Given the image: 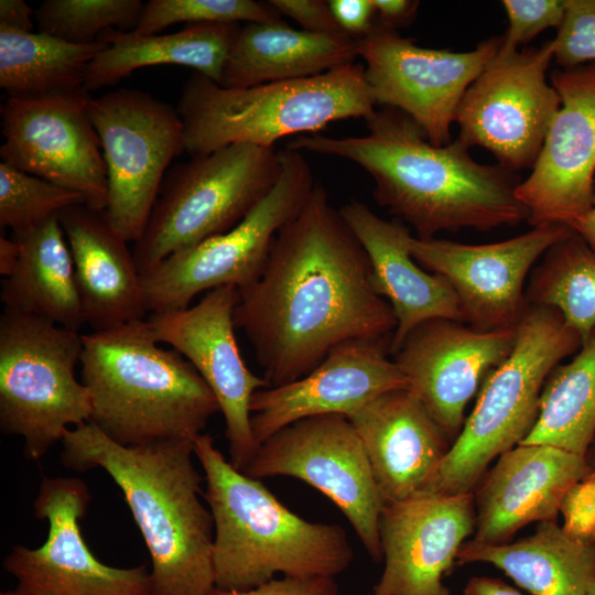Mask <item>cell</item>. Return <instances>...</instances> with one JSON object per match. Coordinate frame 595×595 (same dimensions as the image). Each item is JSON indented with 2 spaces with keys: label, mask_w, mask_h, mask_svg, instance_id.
Wrapping results in <instances>:
<instances>
[{
  "label": "cell",
  "mask_w": 595,
  "mask_h": 595,
  "mask_svg": "<svg viewBox=\"0 0 595 595\" xmlns=\"http://www.w3.org/2000/svg\"><path fill=\"white\" fill-rule=\"evenodd\" d=\"M238 299L235 286L216 288L193 306L151 313L147 323L158 343L188 360L215 396L225 421L229 462L244 472L257 450L250 402L268 383L249 370L240 354L234 324Z\"/></svg>",
  "instance_id": "18"
},
{
  "label": "cell",
  "mask_w": 595,
  "mask_h": 595,
  "mask_svg": "<svg viewBox=\"0 0 595 595\" xmlns=\"http://www.w3.org/2000/svg\"><path fill=\"white\" fill-rule=\"evenodd\" d=\"M19 260V247L15 240L0 236V274L9 278L17 269Z\"/></svg>",
  "instance_id": "46"
},
{
  "label": "cell",
  "mask_w": 595,
  "mask_h": 595,
  "mask_svg": "<svg viewBox=\"0 0 595 595\" xmlns=\"http://www.w3.org/2000/svg\"><path fill=\"white\" fill-rule=\"evenodd\" d=\"M106 46L74 44L41 32L0 28V87L8 97H39L85 90L87 69Z\"/></svg>",
  "instance_id": "31"
},
{
  "label": "cell",
  "mask_w": 595,
  "mask_h": 595,
  "mask_svg": "<svg viewBox=\"0 0 595 595\" xmlns=\"http://www.w3.org/2000/svg\"><path fill=\"white\" fill-rule=\"evenodd\" d=\"M517 326L480 331L435 318L414 328L393 353L408 388L422 401L452 443L465 422V408L485 378L511 353Z\"/></svg>",
  "instance_id": "20"
},
{
  "label": "cell",
  "mask_w": 595,
  "mask_h": 595,
  "mask_svg": "<svg viewBox=\"0 0 595 595\" xmlns=\"http://www.w3.org/2000/svg\"><path fill=\"white\" fill-rule=\"evenodd\" d=\"M194 454L214 521L217 588L249 589L277 574L335 577L348 569L354 551L340 526L291 511L261 479L234 467L207 433L195 439Z\"/></svg>",
  "instance_id": "4"
},
{
  "label": "cell",
  "mask_w": 595,
  "mask_h": 595,
  "mask_svg": "<svg viewBox=\"0 0 595 595\" xmlns=\"http://www.w3.org/2000/svg\"><path fill=\"white\" fill-rule=\"evenodd\" d=\"M238 293L234 324L268 388L307 375L343 343L386 340L397 326L364 248L320 183L274 237L259 278Z\"/></svg>",
  "instance_id": "1"
},
{
  "label": "cell",
  "mask_w": 595,
  "mask_h": 595,
  "mask_svg": "<svg viewBox=\"0 0 595 595\" xmlns=\"http://www.w3.org/2000/svg\"><path fill=\"white\" fill-rule=\"evenodd\" d=\"M280 152L275 184L238 225L170 255L141 274L148 312L185 309L201 292L227 285L242 290L259 278L274 237L316 184L300 151Z\"/></svg>",
  "instance_id": "10"
},
{
  "label": "cell",
  "mask_w": 595,
  "mask_h": 595,
  "mask_svg": "<svg viewBox=\"0 0 595 595\" xmlns=\"http://www.w3.org/2000/svg\"><path fill=\"white\" fill-rule=\"evenodd\" d=\"M501 40L490 37L468 52L428 48L376 22L356 43L376 105L404 112L430 143L443 147L451 143L461 99L494 60Z\"/></svg>",
  "instance_id": "13"
},
{
  "label": "cell",
  "mask_w": 595,
  "mask_h": 595,
  "mask_svg": "<svg viewBox=\"0 0 595 595\" xmlns=\"http://www.w3.org/2000/svg\"><path fill=\"white\" fill-rule=\"evenodd\" d=\"M375 11L379 17L378 22L396 30L410 23L420 6L419 1L412 0H371Z\"/></svg>",
  "instance_id": "43"
},
{
  "label": "cell",
  "mask_w": 595,
  "mask_h": 595,
  "mask_svg": "<svg viewBox=\"0 0 595 595\" xmlns=\"http://www.w3.org/2000/svg\"><path fill=\"white\" fill-rule=\"evenodd\" d=\"M78 204H85L79 193L0 162L1 229L21 232Z\"/></svg>",
  "instance_id": "35"
},
{
  "label": "cell",
  "mask_w": 595,
  "mask_h": 595,
  "mask_svg": "<svg viewBox=\"0 0 595 595\" xmlns=\"http://www.w3.org/2000/svg\"><path fill=\"white\" fill-rule=\"evenodd\" d=\"M62 445L66 467L104 469L121 490L151 558L152 595H212L214 521L199 498L194 441L126 446L85 422Z\"/></svg>",
  "instance_id": "3"
},
{
  "label": "cell",
  "mask_w": 595,
  "mask_h": 595,
  "mask_svg": "<svg viewBox=\"0 0 595 595\" xmlns=\"http://www.w3.org/2000/svg\"><path fill=\"white\" fill-rule=\"evenodd\" d=\"M560 512L563 530L586 544H595V470H591L565 494Z\"/></svg>",
  "instance_id": "39"
},
{
  "label": "cell",
  "mask_w": 595,
  "mask_h": 595,
  "mask_svg": "<svg viewBox=\"0 0 595 595\" xmlns=\"http://www.w3.org/2000/svg\"><path fill=\"white\" fill-rule=\"evenodd\" d=\"M240 29L239 23H201L170 34L107 31L99 37L106 46L88 66L85 90L111 86L138 68L162 64L194 68L219 84Z\"/></svg>",
  "instance_id": "29"
},
{
  "label": "cell",
  "mask_w": 595,
  "mask_h": 595,
  "mask_svg": "<svg viewBox=\"0 0 595 595\" xmlns=\"http://www.w3.org/2000/svg\"><path fill=\"white\" fill-rule=\"evenodd\" d=\"M581 346V336L558 311L528 304L511 353L485 378L431 494L473 493L489 464L530 433L547 378Z\"/></svg>",
  "instance_id": "7"
},
{
  "label": "cell",
  "mask_w": 595,
  "mask_h": 595,
  "mask_svg": "<svg viewBox=\"0 0 595 595\" xmlns=\"http://www.w3.org/2000/svg\"><path fill=\"white\" fill-rule=\"evenodd\" d=\"M569 227L595 252V206L573 220Z\"/></svg>",
  "instance_id": "47"
},
{
  "label": "cell",
  "mask_w": 595,
  "mask_h": 595,
  "mask_svg": "<svg viewBox=\"0 0 595 595\" xmlns=\"http://www.w3.org/2000/svg\"><path fill=\"white\" fill-rule=\"evenodd\" d=\"M88 111L107 169V218L118 235L134 244L169 165L185 151L183 122L176 108L139 89L91 97Z\"/></svg>",
  "instance_id": "11"
},
{
  "label": "cell",
  "mask_w": 595,
  "mask_h": 595,
  "mask_svg": "<svg viewBox=\"0 0 595 595\" xmlns=\"http://www.w3.org/2000/svg\"><path fill=\"white\" fill-rule=\"evenodd\" d=\"M83 337L32 315L0 317V429L24 440V454L41 459L69 426L89 421L90 397L75 377Z\"/></svg>",
  "instance_id": "9"
},
{
  "label": "cell",
  "mask_w": 595,
  "mask_h": 595,
  "mask_svg": "<svg viewBox=\"0 0 595 595\" xmlns=\"http://www.w3.org/2000/svg\"><path fill=\"white\" fill-rule=\"evenodd\" d=\"M280 173L281 152L250 143H234L170 167L133 245L140 273L238 225Z\"/></svg>",
  "instance_id": "8"
},
{
  "label": "cell",
  "mask_w": 595,
  "mask_h": 595,
  "mask_svg": "<svg viewBox=\"0 0 595 595\" xmlns=\"http://www.w3.org/2000/svg\"><path fill=\"white\" fill-rule=\"evenodd\" d=\"M464 595H523L497 577L474 576L469 578Z\"/></svg>",
  "instance_id": "45"
},
{
  "label": "cell",
  "mask_w": 595,
  "mask_h": 595,
  "mask_svg": "<svg viewBox=\"0 0 595 595\" xmlns=\"http://www.w3.org/2000/svg\"><path fill=\"white\" fill-rule=\"evenodd\" d=\"M561 107L532 172L517 188L532 227L569 226L594 207L595 63L550 75Z\"/></svg>",
  "instance_id": "19"
},
{
  "label": "cell",
  "mask_w": 595,
  "mask_h": 595,
  "mask_svg": "<svg viewBox=\"0 0 595 595\" xmlns=\"http://www.w3.org/2000/svg\"><path fill=\"white\" fill-rule=\"evenodd\" d=\"M334 577H275L249 589L215 588L212 595H337Z\"/></svg>",
  "instance_id": "40"
},
{
  "label": "cell",
  "mask_w": 595,
  "mask_h": 595,
  "mask_svg": "<svg viewBox=\"0 0 595 595\" xmlns=\"http://www.w3.org/2000/svg\"><path fill=\"white\" fill-rule=\"evenodd\" d=\"M553 40L493 60L469 85L455 113L458 139L489 150L508 171L533 167L561 99L545 80Z\"/></svg>",
  "instance_id": "14"
},
{
  "label": "cell",
  "mask_w": 595,
  "mask_h": 595,
  "mask_svg": "<svg viewBox=\"0 0 595 595\" xmlns=\"http://www.w3.org/2000/svg\"><path fill=\"white\" fill-rule=\"evenodd\" d=\"M588 595H595V577L591 583V586H589V589H588Z\"/></svg>",
  "instance_id": "50"
},
{
  "label": "cell",
  "mask_w": 595,
  "mask_h": 595,
  "mask_svg": "<svg viewBox=\"0 0 595 595\" xmlns=\"http://www.w3.org/2000/svg\"><path fill=\"white\" fill-rule=\"evenodd\" d=\"M376 102L365 67L349 64L307 78L226 88L194 72L176 110L192 156L234 143L274 148L289 136L315 133L331 122L368 118Z\"/></svg>",
  "instance_id": "6"
},
{
  "label": "cell",
  "mask_w": 595,
  "mask_h": 595,
  "mask_svg": "<svg viewBox=\"0 0 595 595\" xmlns=\"http://www.w3.org/2000/svg\"><path fill=\"white\" fill-rule=\"evenodd\" d=\"M594 206H595V198H594Z\"/></svg>",
  "instance_id": "51"
},
{
  "label": "cell",
  "mask_w": 595,
  "mask_h": 595,
  "mask_svg": "<svg viewBox=\"0 0 595 595\" xmlns=\"http://www.w3.org/2000/svg\"><path fill=\"white\" fill-rule=\"evenodd\" d=\"M281 14L269 3L255 0H150L144 3L136 29L138 35L159 34L170 25L186 22L251 23L279 21Z\"/></svg>",
  "instance_id": "36"
},
{
  "label": "cell",
  "mask_w": 595,
  "mask_h": 595,
  "mask_svg": "<svg viewBox=\"0 0 595 595\" xmlns=\"http://www.w3.org/2000/svg\"><path fill=\"white\" fill-rule=\"evenodd\" d=\"M365 121V136L302 134L286 148L343 158L363 167L374 181L375 201L411 225L421 239L440 231H486L528 220L515 172L476 162L458 138L433 145L398 109L375 110Z\"/></svg>",
  "instance_id": "2"
},
{
  "label": "cell",
  "mask_w": 595,
  "mask_h": 595,
  "mask_svg": "<svg viewBox=\"0 0 595 595\" xmlns=\"http://www.w3.org/2000/svg\"><path fill=\"white\" fill-rule=\"evenodd\" d=\"M244 473L257 479L294 477L317 489L344 513L370 558L382 560L379 522L385 501L346 415L312 416L283 428L258 445Z\"/></svg>",
  "instance_id": "12"
},
{
  "label": "cell",
  "mask_w": 595,
  "mask_h": 595,
  "mask_svg": "<svg viewBox=\"0 0 595 595\" xmlns=\"http://www.w3.org/2000/svg\"><path fill=\"white\" fill-rule=\"evenodd\" d=\"M584 457L586 459L588 467L592 470H595V439L593 440L589 447L587 448Z\"/></svg>",
  "instance_id": "48"
},
{
  "label": "cell",
  "mask_w": 595,
  "mask_h": 595,
  "mask_svg": "<svg viewBox=\"0 0 595 595\" xmlns=\"http://www.w3.org/2000/svg\"><path fill=\"white\" fill-rule=\"evenodd\" d=\"M346 416L385 505L431 495L452 441L409 388L383 392Z\"/></svg>",
  "instance_id": "23"
},
{
  "label": "cell",
  "mask_w": 595,
  "mask_h": 595,
  "mask_svg": "<svg viewBox=\"0 0 595 595\" xmlns=\"http://www.w3.org/2000/svg\"><path fill=\"white\" fill-rule=\"evenodd\" d=\"M457 562L494 565L532 595H588L595 577V544L572 538L550 520L511 543L465 541Z\"/></svg>",
  "instance_id": "28"
},
{
  "label": "cell",
  "mask_w": 595,
  "mask_h": 595,
  "mask_svg": "<svg viewBox=\"0 0 595 595\" xmlns=\"http://www.w3.org/2000/svg\"><path fill=\"white\" fill-rule=\"evenodd\" d=\"M356 39L347 33H313L283 20L241 26L223 69L219 85L246 88L307 78L353 64Z\"/></svg>",
  "instance_id": "27"
},
{
  "label": "cell",
  "mask_w": 595,
  "mask_h": 595,
  "mask_svg": "<svg viewBox=\"0 0 595 595\" xmlns=\"http://www.w3.org/2000/svg\"><path fill=\"white\" fill-rule=\"evenodd\" d=\"M66 237L85 323L93 332L143 320L148 313L133 252L111 227L106 210L85 204L58 214Z\"/></svg>",
  "instance_id": "26"
},
{
  "label": "cell",
  "mask_w": 595,
  "mask_h": 595,
  "mask_svg": "<svg viewBox=\"0 0 595 595\" xmlns=\"http://www.w3.org/2000/svg\"><path fill=\"white\" fill-rule=\"evenodd\" d=\"M82 337L88 422L112 441L126 446L195 441L220 412L196 369L176 350L160 347L147 320Z\"/></svg>",
  "instance_id": "5"
},
{
  "label": "cell",
  "mask_w": 595,
  "mask_h": 595,
  "mask_svg": "<svg viewBox=\"0 0 595 595\" xmlns=\"http://www.w3.org/2000/svg\"><path fill=\"white\" fill-rule=\"evenodd\" d=\"M18 266L1 284L4 311L48 320L78 332L86 324L71 250L58 216L11 236Z\"/></svg>",
  "instance_id": "30"
},
{
  "label": "cell",
  "mask_w": 595,
  "mask_h": 595,
  "mask_svg": "<svg viewBox=\"0 0 595 595\" xmlns=\"http://www.w3.org/2000/svg\"><path fill=\"white\" fill-rule=\"evenodd\" d=\"M553 39V58L563 69L595 63V0H566L563 21Z\"/></svg>",
  "instance_id": "38"
},
{
  "label": "cell",
  "mask_w": 595,
  "mask_h": 595,
  "mask_svg": "<svg viewBox=\"0 0 595 595\" xmlns=\"http://www.w3.org/2000/svg\"><path fill=\"white\" fill-rule=\"evenodd\" d=\"M572 229L547 224L504 241L467 245L410 235L412 258L454 291L465 324L480 331L516 327L528 304L524 283L537 260Z\"/></svg>",
  "instance_id": "17"
},
{
  "label": "cell",
  "mask_w": 595,
  "mask_h": 595,
  "mask_svg": "<svg viewBox=\"0 0 595 595\" xmlns=\"http://www.w3.org/2000/svg\"><path fill=\"white\" fill-rule=\"evenodd\" d=\"M32 15H34V11L24 0L0 1V28L19 32H34Z\"/></svg>",
  "instance_id": "44"
},
{
  "label": "cell",
  "mask_w": 595,
  "mask_h": 595,
  "mask_svg": "<svg viewBox=\"0 0 595 595\" xmlns=\"http://www.w3.org/2000/svg\"><path fill=\"white\" fill-rule=\"evenodd\" d=\"M508 29L494 57L505 60L548 28H560L566 0H504Z\"/></svg>",
  "instance_id": "37"
},
{
  "label": "cell",
  "mask_w": 595,
  "mask_h": 595,
  "mask_svg": "<svg viewBox=\"0 0 595 595\" xmlns=\"http://www.w3.org/2000/svg\"><path fill=\"white\" fill-rule=\"evenodd\" d=\"M0 595H34L32 593H29V592H25V591H22L20 588H15L13 591H7V592H2Z\"/></svg>",
  "instance_id": "49"
},
{
  "label": "cell",
  "mask_w": 595,
  "mask_h": 595,
  "mask_svg": "<svg viewBox=\"0 0 595 595\" xmlns=\"http://www.w3.org/2000/svg\"><path fill=\"white\" fill-rule=\"evenodd\" d=\"M595 439V331L544 383L539 415L520 444H541L585 455Z\"/></svg>",
  "instance_id": "32"
},
{
  "label": "cell",
  "mask_w": 595,
  "mask_h": 595,
  "mask_svg": "<svg viewBox=\"0 0 595 595\" xmlns=\"http://www.w3.org/2000/svg\"><path fill=\"white\" fill-rule=\"evenodd\" d=\"M87 91L39 97H8L1 107V162L107 207V169L90 120Z\"/></svg>",
  "instance_id": "15"
},
{
  "label": "cell",
  "mask_w": 595,
  "mask_h": 595,
  "mask_svg": "<svg viewBox=\"0 0 595 595\" xmlns=\"http://www.w3.org/2000/svg\"><path fill=\"white\" fill-rule=\"evenodd\" d=\"M530 272L527 304L558 311L582 338L595 331V252L573 230Z\"/></svg>",
  "instance_id": "33"
},
{
  "label": "cell",
  "mask_w": 595,
  "mask_h": 595,
  "mask_svg": "<svg viewBox=\"0 0 595 595\" xmlns=\"http://www.w3.org/2000/svg\"><path fill=\"white\" fill-rule=\"evenodd\" d=\"M386 340H350L333 348L302 378L258 390L251 399V430L258 445L303 419L347 415L379 394L408 388Z\"/></svg>",
  "instance_id": "22"
},
{
  "label": "cell",
  "mask_w": 595,
  "mask_h": 595,
  "mask_svg": "<svg viewBox=\"0 0 595 595\" xmlns=\"http://www.w3.org/2000/svg\"><path fill=\"white\" fill-rule=\"evenodd\" d=\"M474 531L473 493L386 504L379 522L385 565L372 595H451L443 578Z\"/></svg>",
  "instance_id": "21"
},
{
  "label": "cell",
  "mask_w": 595,
  "mask_h": 595,
  "mask_svg": "<svg viewBox=\"0 0 595 595\" xmlns=\"http://www.w3.org/2000/svg\"><path fill=\"white\" fill-rule=\"evenodd\" d=\"M328 4L342 31L354 39L368 34L376 23L371 0H329Z\"/></svg>",
  "instance_id": "42"
},
{
  "label": "cell",
  "mask_w": 595,
  "mask_h": 595,
  "mask_svg": "<svg viewBox=\"0 0 595 595\" xmlns=\"http://www.w3.org/2000/svg\"><path fill=\"white\" fill-rule=\"evenodd\" d=\"M89 499L79 478H44L33 508L47 521V538L39 548L12 547L4 570L34 595H152L145 565L109 566L89 550L79 527Z\"/></svg>",
  "instance_id": "16"
},
{
  "label": "cell",
  "mask_w": 595,
  "mask_h": 595,
  "mask_svg": "<svg viewBox=\"0 0 595 595\" xmlns=\"http://www.w3.org/2000/svg\"><path fill=\"white\" fill-rule=\"evenodd\" d=\"M141 0H45L34 11L37 32L68 43L90 44L110 30L133 31Z\"/></svg>",
  "instance_id": "34"
},
{
  "label": "cell",
  "mask_w": 595,
  "mask_h": 595,
  "mask_svg": "<svg viewBox=\"0 0 595 595\" xmlns=\"http://www.w3.org/2000/svg\"><path fill=\"white\" fill-rule=\"evenodd\" d=\"M280 14L298 22L302 30L313 33H340L328 1L324 0H270ZM345 33V32H344Z\"/></svg>",
  "instance_id": "41"
},
{
  "label": "cell",
  "mask_w": 595,
  "mask_h": 595,
  "mask_svg": "<svg viewBox=\"0 0 595 595\" xmlns=\"http://www.w3.org/2000/svg\"><path fill=\"white\" fill-rule=\"evenodd\" d=\"M591 470L583 455L550 445L505 452L473 491V540L507 543L526 524L556 520L565 494Z\"/></svg>",
  "instance_id": "24"
},
{
  "label": "cell",
  "mask_w": 595,
  "mask_h": 595,
  "mask_svg": "<svg viewBox=\"0 0 595 595\" xmlns=\"http://www.w3.org/2000/svg\"><path fill=\"white\" fill-rule=\"evenodd\" d=\"M338 210L368 257L375 290L394 313L397 326L390 339L391 354L424 322L446 318L464 323L450 284L423 270L410 255L411 234L402 223L386 220L358 201Z\"/></svg>",
  "instance_id": "25"
}]
</instances>
